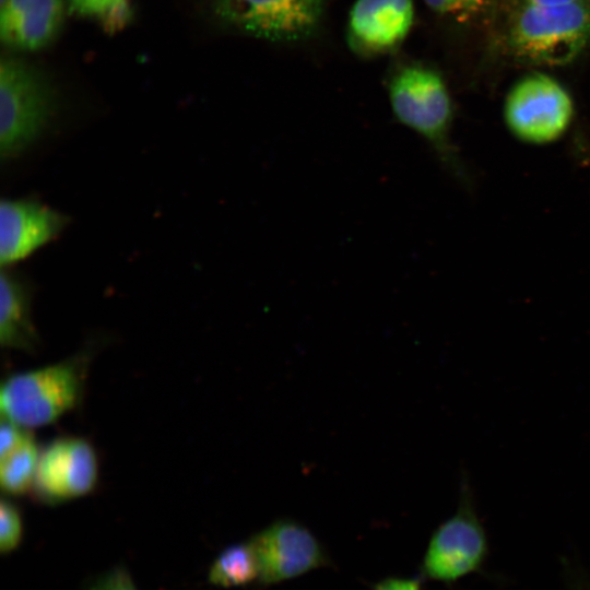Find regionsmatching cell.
I'll return each instance as SVG.
<instances>
[{
  "instance_id": "6da1fadb",
  "label": "cell",
  "mask_w": 590,
  "mask_h": 590,
  "mask_svg": "<svg viewBox=\"0 0 590 590\" xmlns=\"http://www.w3.org/2000/svg\"><path fill=\"white\" fill-rule=\"evenodd\" d=\"M388 95L398 122L415 132L456 179L465 181V167L451 140L453 109L438 72L422 66L405 67L391 79Z\"/></svg>"
},
{
  "instance_id": "7a4b0ae2",
  "label": "cell",
  "mask_w": 590,
  "mask_h": 590,
  "mask_svg": "<svg viewBox=\"0 0 590 590\" xmlns=\"http://www.w3.org/2000/svg\"><path fill=\"white\" fill-rule=\"evenodd\" d=\"M90 355L78 353L58 363L16 373L0 388L1 417L26 429L49 425L81 403Z\"/></svg>"
},
{
  "instance_id": "3957f363",
  "label": "cell",
  "mask_w": 590,
  "mask_h": 590,
  "mask_svg": "<svg viewBox=\"0 0 590 590\" xmlns=\"http://www.w3.org/2000/svg\"><path fill=\"white\" fill-rule=\"evenodd\" d=\"M589 43L590 0L560 5L522 4L506 34L510 55L532 66L567 64Z\"/></svg>"
},
{
  "instance_id": "277c9868",
  "label": "cell",
  "mask_w": 590,
  "mask_h": 590,
  "mask_svg": "<svg viewBox=\"0 0 590 590\" xmlns=\"http://www.w3.org/2000/svg\"><path fill=\"white\" fill-rule=\"evenodd\" d=\"M56 96L30 63L2 58L0 63V155L12 160L31 146L55 113Z\"/></svg>"
},
{
  "instance_id": "5b68a950",
  "label": "cell",
  "mask_w": 590,
  "mask_h": 590,
  "mask_svg": "<svg viewBox=\"0 0 590 590\" xmlns=\"http://www.w3.org/2000/svg\"><path fill=\"white\" fill-rule=\"evenodd\" d=\"M508 130L520 141L547 144L560 139L574 118L569 93L553 78L535 72L519 80L504 105Z\"/></svg>"
},
{
  "instance_id": "8992f818",
  "label": "cell",
  "mask_w": 590,
  "mask_h": 590,
  "mask_svg": "<svg viewBox=\"0 0 590 590\" xmlns=\"http://www.w3.org/2000/svg\"><path fill=\"white\" fill-rule=\"evenodd\" d=\"M488 553L487 538L464 484L457 511L433 532L424 554L422 576L445 583L479 571Z\"/></svg>"
},
{
  "instance_id": "52a82bcc",
  "label": "cell",
  "mask_w": 590,
  "mask_h": 590,
  "mask_svg": "<svg viewBox=\"0 0 590 590\" xmlns=\"http://www.w3.org/2000/svg\"><path fill=\"white\" fill-rule=\"evenodd\" d=\"M326 0H213L226 24L257 38L292 43L318 27Z\"/></svg>"
},
{
  "instance_id": "ba28073f",
  "label": "cell",
  "mask_w": 590,
  "mask_h": 590,
  "mask_svg": "<svg viewBox=\"0 0 590 590\" xmlns=\"http://www.w3.org/2000/svg\"><path fill=\"white\" fill-rule=\"evenodd\" d=\"M259 566L258 582L275 585L329 566L330 559L312 532L292 519H279L249 540Z\"/></svg>"
},
{
  "instance_id": "9c48e42d",
  "label": "cell",
  "mask_w": 590,
  "mask_h": 590,
  "mask_svg": "<svg viewBox=\"0 0 590 590\" xmlns=\"http://www.w3.org/2000/svg\"><path fill=\"white\" fill-rule=\"evenodd\" d=\"M93 445L79 436H62L40 449L32 491L46 504H61L90 494L98 480Z\"/></svg>"
},
{
  "instance_id": "30bf717a",
  "label": "cell",
  "mask_w": 590,
  "mask_h": 590,
  "mask_svg": "<svg viewBox=\"0 0 590 590\" xmlns=\"http://www.w3.org/2000/svg\"><path fill=\"white\" fill-rule=\"evenodd\" d=\"M69 217L35 199H2L0 263L9 268L33 255L64 229Z\"/></svg>"
},
{
  "instance_id": "8fae6325",
  "label": "cell",
  "mask_w": 590,
  "mask_h": 590,
  "mask_svg": "<svg viewBox=\"0 0 590 590\" xmlns=\"http://www.w3.org/2000/svg\"><path fill=\"white\" fill-rule=\"evenodd\" d=\"M413 19V0H356L350 13L349 45L366 57L386 54L403 42Z\"/></svg>"
},
{
  "instance_id": "7c38bea8",
  "label": "cell",
  "mask_w": 590,
  "mask_h": 590,
  "mask_svg": "<svg viewBox=\"0 0 590 590\" xmlns=\"http://www.w3.org/2000/svg\"><path fill=\"white\" fill-rule=\"evenodd\" d=\"M64 0H5L0 4V39L17 51H36L58 36L63 19Z\"/></svg>"
},
{
  "instance_id": "4fadbf2b",
  "label": "cell",
  "mask_w": 590,
  "mask_h": 590,
  "mask_svg": "<svg viewBox=\"0 0 590 590\" xmlns=\"http://www.w3.org/2000/svg\"><path fill=\"white\" fill-rule=\"evenodd\" d=\"M33 288L30 282L5 268L0 274V344L4 349L35 352L40 339L32 321Z\"/></svg>"
},
{
  "instance_id": "5bb4252c",
  "label": "cell",
  "mask_w": 590,
  "mask_h": 590,
  "mask_svg": "<svg viewBox=\"0 0 590 590\" xmlns=\"http://www.w3.org/2000/svg\"><path fill=\"white\" fill-rule=\"evenodd\" d=\"M40 449L28 434L15 447L0 455V487L9 496L33 488Z\"/></svg>"
},
{
  "instance_id": "9a60e30c",
  "label": "cell",
  "mask_w": 590,
  "mask_h": 590,
  "mask_svg": "<svg viewBox=\"0 0 590 590\" xmlns=\"http://www.w3.org/2000/svg\"><path fill=\"white\" fill-rule=\"evenodd\" d=\"M208 577L212 585L224 588L258 581L259 566L250 542L225 547L213 560Z\"/></svg>"
},
{
  "instance_id": "2e32d148",
  "label": "cell",
  "mask_w": 590,
  "mask_h": 590,
  "mask_svg": "<svg viewBox=\"0 0 590 590\" xmlns=\"http://www.w3.org/2000/svg\"><path fill=\"white\" fill-rule=\"evenodd\" d=\"M73 13L96 20L107 33L122 30L131 17V0H68Z\"/></svg>"
},
{
  "instance_id": "e0dca14e",
  "label": "cell",
  "mask_w": 590,
  "mask_h": 590,
  "mask_svg": "<svg viewBox=\"0 0 590 590\" xmlns=\"http://www.w3.org/2000/svg\"><path fill=\"white\" fill-rule=\"evenodd\" d=\"M0 524V551L1 553H10L21 542L23 522L17 506L7 498L1 499Z\"/></svg>"
},
{
  "instance_id": "ac0fdd59",
  "label": "cell",
  "mask_w": 590,
  "mask_h": 590,
  "mask_svg": "<svg viewBox=\"0 0 590 590\" xmlns=\"http://www.w3.org/2000/svg\"><path fill=\"white\" fill-rule=\"evenodd\" d=\"M88 590H138L123 568H115L97 579Z\"/></svg>"
},
{
  "instance_id": "d6986e66",
  "label": "cell",
  "mask_w": 590,
  "mask_h": 590,
  "mask_svg": "<svg viewBox=\"0 0 590 590\" xmlns=\"http://www.w3.org/2000/svg\"><path fill=\"white\" fill-rule=\"evenodd\" d=\"M373 590H421V582L416 578L389 577L377 582Z\"/></svg>"
},
{
  "instance_id": "ffe728a7",
  "label": "cell",
  "mask_w": 590,
  "mask_h": 590,
  "mask_svg": "<svg viewBox=\"0 0 590 590\" xmlns=\"http://www.w3.org/2000/svg\"><path fill=\"white\" fill-rule=\"evenodd\" d=\"M456 9L474 16L489 5L491 0H444Z\"/></svg>"
},
{
  "instance_id": "44dd1931",
  "label": "cell",
  "mask_w": 590,
  "mask_h": 590,
  "mask_svg": "<svg viewBox=\"0 0 590 590\" xmlns=\"http://www.w3.org/2000/svg\"><path fill=\"white\" fill-rule=\"evenodd\" d=\"M568 590H590V577L576 568L569 569Z\"/></svg>"
},
{
  "instance_id": "7402d4cb",
  "label": "cell",
  "mask_w": 590,
  "mask_h": 590,
  "mask_svg": "<svg viewBox=\"0 0 590 590\" xmlns=\"http://www.w3.org/2000/svg\"><path fill=\"white\" fill-rule=\"evenodd\" d=\"M522 4L528 5H560L573 3L579 0H521Z\"/></svg>"
},
{
  "instance_id": "603a6c76",
  "label": "cell",
  "mask_w": 590,
  "mask_h": 590,
  "mask_svg": "<svg viewBox=\"0 0 590 590\" xmlns=\"http://www.w3.org/2000/svg\"><path fill=\"white\" fill-rule=\"evenodd\" d=\"M5 0H0V4L3 3Z\"/></svg>"
}]
</instances>
